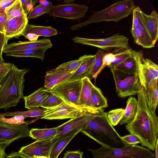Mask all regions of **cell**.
<instances>
[{
  "label": "cell",
  "mask_w": 158,
  "mask_h": 158,
  "mask_svg": "<svg viewBox=\"0 0 158 158\" xmlns=\"http://www.w3.org/2000/svg\"><path fill=\"white\" fill-rule=\"evenodd\" d=\"M137 108L133 120L126 126L130 134L136 136L142 146L154 151L158 140V117L150 111L141 85L137 94Z\"/></svg>",
  "instance_id": "6da1fadb"
},
{
  "label": "cell",
  "mask_w": 158,
  "mask_h": 158,
  "mask_svg": "<svg viewBox=\"0 0 158 158\" xmlns=\"http://www.w3.org/2000/svg\"><path fill=\"white\" fill-rule=\"evenodd\" d=\"M102 146L116 148L127 145L107 118V113L103 109L92 116L81 131Z\"/></svg>",
  "instance_id": "7a4b0ae2"
},
{
  "label": "cell",
  "mask_w": 158,
  "mask_h": 158,
  "mask_svg": "<svg viewBox=\"0 0 158 158\" xmlns=\"http://www.w3.org/2000/svg\"><path fill=\"white\" fill-rule=\"evenodd\" d=\"M29 70L19 69L12 64L11 68L0 83V109L6 110L15 106L24 98V76Z\"/></svg>",
  "instance_id": "3957f363"
},
{
  "label": "cell",
  "mask_w": 158,
  "mask_h": 158,
  "mask_svg": "<svg viewBox=\"0 0 158 158\" xmlns=\"http://www.w3.org/2000/svg\"><path fill=\"white\" fill-rule=\"evenodd\" d=\"M135 7L132 0L118 1L102 10L94 12L88 19L72 26L70 30H78L91 23L103 21L118 22L130 15Z\"/></svg>",
  "instance_id": "277c9868"
},
{
  "label": "cell",
  "mask_w": 158,
  "mask_h": 158,
  "mask_svg": "<svg viewBox=\"0 0 158 158\" xmlns=\"http://www.w3.org/2000/svg\"><path fill=\"white\" fill-rule=\"evenodd\" d=\"M93 158H154L155 154L150 150L137 145H126L113 148L102 146L96 150L88 148Z\"/></svg>",
  "instance_id": "5b68a950"
},
{
  "label": "cell",
  "mask_w": 158,
  "mask_h": 158,
  "mask_svg": "<svg viewBox=\"0 0 158 158\" xmlns=\"http://www.w3.org/2000/svg\"><path fill=\"white\" fill-rule=\"evenodd\" d=\"M72 40L75 43L98 48L107 53L114 54L130 48L127 37L119 33L105 38L93 39L75 37Z\"/></svg>",
  "instance_id": "8992f818"
},
{
  "label": "cell",
  "mask_w": 158,
  "mask_h": 158,
  "mask_svg": "<svg viewBox=\"0 0 158 158\" xmlns=\"http://www.w3.org/2000/svg\"><path fill=\"white\" fill-rule=\"evenodd\" d=\"M103 109H96L84 106H72L64 102L56 108L47 109L45 115L40 118L48 120L62 119L95 115Z\"/></svg>",
  "instance_id": "52a82bcc"
},
{
  "label": "cell",
  "mask_w": 158,
  "mask_h": 158,
  "mask_svg": "<svg viewBox=\"0 0 158 158\" xmlns=\"http://www.w3.org/2000/svg\"><path fill=\"white\" fill-rule=\"evenodd\" d=\"M110 69L119 97L123 98L137 94L140 85L138 75L126 74L114 69Z\"/></svg>",
  "instance_id": "ba28073f"
},
{
  "label": "cell",
  "mask_w": 158,
  "mask_h": 158,
  "mask_svg": "<svg viewBox=\"0 0 158 158\" xmlns=\"http://www.w3.org/2000/svg\"><path fill=\"white\" fill-rule=\"evenodd\" d=\"M138 76L144 89L151 88L158 84V65L150 59L143 57L142 51H139Z\"/></svg>",
  "instance_id": "9c48e42d"
},
{
  "label": "cell",
  "mask_w": 158,
  "mask_h": 158,
  "mask_svg": "<svg viewBox=\"0 0 158 158\" xmlns=\"http://www.w3.org/2000/svg\"><path fill=\"white\" fill-rule=\"evenodd\" d=\"M82 85L81 80L65 81L48 90L61 99L65 104L79 106V101Z\"/></svg>",
  "instance_id": "30bf717a"
},
{
  "label": "cell",
  "mask_w": 158,
  "mask_h": 158,
  "mask_svg": "<svg viewBox=\"0 0 158 158\" xmlns=\"http://www.w3.org/2000/svg\"><path fill=\"white\" fill-rule=\"evenodd\" d=\"M88 9L86 5L67 3L52 5L47 14L50 16L78 20L85 16Z\"/></svg>",
  "instance_id": "8fae6325"
},
{
  "label": "cell",
  "mask_w": 158,
  "mask_h": 158,
  "mask_svg": "<svg viewBox=\"0 0 158 158\" xmlns=\"http://www.w3.org/2000/svg\"><path fill=\"white\" fill-rule=\"evenodd\" d=\"M58 139L59 137L55 136L47 140H36L22 147L18 152L30 158L41 156L49 157L53 145Z\"/></svg>",
  "instance_id": "7c38bea8"
},
{
  "label": "cell",
  "mask_w": 158,
  "mask_h": 158,
  "mask_svg": "<svg viewBox=\"0 0 158 158\" xmlns=\"http://www.w3.org/2000/svg\"><path fill=\"white\" fill-rule=\"evenodd\" d=\"M30 131L27 124L15 125L0 122V139L7 141L30 136Z\"/></svg>",
  "instance_id": "4fadbf2b"
},
{
  "label": "cell",
  "mask_w": 158,
  "mask_h": 158,
  "mask_svg": "<svg viewBox=\"0 0 158 158\" xmlns=\"http://www.w3.org/2000/svg\"><path fill=\"white\" fill-rule=\"evenodd\" d=\"M52 44L51 40L42 39L36 41H19L7 44L3 49V52L6 54L20 51L40 48L49 49Z\"/></svg>",
  "instance_id": "5bb4252c"
},
{
  "label": "cell",
  "mask_w": 158,
  "mask_h": 158,
  "mask_svg": "<svg viewBox=\"0 0 158 158\" xmlns=\"http://www.w3.org/2000/svg\"><path fill=\"white\" fill-rule=\"evenodd\" d=\"M98 113L93 115L81 116L71 118L57 127V132L56 137H61L72 133L81 132L85 127L88 121L92 116Z\"/></svg>",
  "instance_id": "9a60e30c"
},
{
  "label": "cell",
  "mask_w": 158,
  "mask_h": 158,
  "mask_svg": "<svg viewBox=\"0 0 158 158\" xmlns=\"http://www.w3.org/2000/svg\"><path fill=\"white\" fill-rule=\"evenodd\" d=\"M28 23L27 17L7 19L4 27V34L7 39L19 38L22 35Z\"/></svg>",
  "instance_id": "2e32d148"
},
{
  "label": "cell",
  "mask_w": 158,
  "mask_h": 158,
  "mask_svg": "<svg viewBox=\"0 0 158 158\" xmlns=\"http://www.w3.org/2000/svg\"><path fill=\"white\" fill-rule=\"evenodd\" d=\"M131 32L135 44L147 48H152L155 46V44L148 32L143 19L139 21L135 28H131Z\"/></svg>",
  "instance_id": "e0dca14e"
},
{
  "label": "cell",
  "mask_w": 158,
  "mask_h": 158,
  "mask_svg": "<svg viewBox=\"0 0 158 158\" xmlns=\"http://www.w3.org/2000/svg\"><path fill=\"white\" fill-rule=\"evenodd\" d=\"M82 62L78 69L66 81L81 80L87 77L89 78L95 57V55H84L81 56Z\"/></svg>",
  "instance_id": "ac0fdd59"
},
{
  "label": "cell",
  "mask_w": 158,
  "mask_h": 158,
  "mask_svg": "<svg viewBox=\"0 0 158 158\" xmlns=\"http://www.w3.org/2000/svg\"><path fill=\"white\" fill-rule=\"evenodd\" d=\"M74 73L55 71L52 69L47 72L45 76L44 89L49 90L58 84L66 81Z\"/></svg>",
  "instance_id": "d6986e66"
},
{
  "label": "cell",
  "mask_w": 158,
  "mask_h": 158,
  "mask_svg": "<svg viewBox=\"0 0 158 158\" xmlns=\"http://www.w3.org/2000/svg\"><path fill=\"white\" fill-rule=\"evenodd\" d=\"M51 94L50 92L43 88H40L31 95L24 97L25 107L29 110L41 107Z\"/></svg>",
  "instance_id": "ffe728a7"
},
{
  "label": "cell",
  "mask_w": 158,
  "mask_h": 158,
  "mask_svg": "<svg viewBox=\"0 0 158 158\" xmlns=\"http://www.w3.org/2000/svg\"><path fill=\"white\" fill-rule=\"evenodd\" d=\"M139 51L133 50L131 55L114 68L125 73L138 75Z\"/></svg>",
  "instance_id": "44dd1931"
},
{
  "label": "cell",
  "mask_w": 158,
  "mask_h": 158,
  "mask_svg": "<svg viewBox=\"0 0 158 158\" xmlns=\"http://www.w3.org/2000/svg\"><path fill=\"white\" fill-rule=\"evenodd\" d=\"M145 24L148 32L154 44L158 39V15L155 10L148 15L142 12Z\"/></svg>",
  "instance_id": "7402d4cb"
},
{
  "label": "cell",
  "mask_w": 158,
  "mask_h": 158,
  "mask_svg": "<svg viewBox=\"0 0 158 158\" xmlns=\"http://www.w3.org/2000/svg\"><path fill=\"white\" fill-rule=\"evenodd\" d=\"M82 85L79 103L80 106L92 107L91 103V89L94 85L85 77L81 79Z\"/></svg>",
  "instance_id": "603a6c76"
},
{
  "label": "cell",
  "mask_w": 158,
  "mask_h": 158,
  "mask_svg": "<svg viewBox=\"0 0 158 158\" xmlns=\"http://www.w3.org/2000/svg\"><path fill=\"white\" fill-rule=\"evenodd\" d=\"M29 33H33L39 36L49 37L56 35L58 31L51 26H36L28 24L22 35L24 36Z\"/></svg>",
  "instance_id": "cb8c5ba5"
},
{
  "label": "cell",
  "mask_w": 158,
  "mask_h": 158,
  "mask_svg": "<svg viewBox=\"0 0 158 158\" xmlns=\"http://www.w3.org/2000/svg\"><path fill=\"white\" fill-rule=\"evenodd\" d=\"M137 108V100L132 97H130L127 102V105L123 116L119 122L122 125L131 123L135 116Z\"/></svg>",
  "instance_id": "d4e9b609"
},
{
  "label": "cell",
  "mask_w": 158,
  "mask_h": 158,
  "mask_svg": "<svg viewBox=\"0 0 158 158\" xmlns=\"http://www.w3.org/2000/svg\"><path fill=\"white\" fill-rule=\"evenodd\" d=\"M145 98L147 105L151 112L156 114L158 103V85L151 88L144 89Z\"/></svg>",
  "instance_id": "484cf974"
},
{
  "label": "cell",
  "mask_w": 158,
  "mask_h": 158,
  "mask_svg": "<svg viewBox=\"0 0 158 158\" xmlns=\"http://www.w3.org/2000/svg\"><path fill=\"white\" fill-rule=\"evenodd\" d=\"M78 133L75 132L63 137L59 138L51 148L49 158H57L65 147Z\"/></svg>",
  "instance_id": "4316f807"
},
{
  "label": "cell",
  "mask_w": 158,
  "mask_h": 158,
  "mask_svg": "<svg viewBox=\"0 0 158 158\" xmlns=\"http://www.w3.org/2000/svg\"><path fill=\"white\" fill-rule=\"evenodd\" d=\"M57 130V127L50 128H32L30 131V136L36 140H47L55 137Z\"/></svg>",
  "instance_id": "83f0119b"
},
{
  "label": "cell",
  "mask_w": 158,
  "mask_h": 158,
  "mask_svg": "<svg viewBox=\"0 0 158 158\" xmlns=\"http://www.w3.org/2000/svg\"><path fill=\"white\" fill-rule=\"evenodd\" d=\"M91 103L92 107L96 109H103L108 107L107 99L101 90L94 85L91 89Z\"/></svg>",
  "instance_id": "f1b7e54d"
},
{
  "label": "cell",
  "mask_w": 158,
  "mask_h": 158,
  "mask_svg": "<svg viewBox=\"0 0 158 158\" xmlns=\"http://www.w3.org/2000/svg\"><path fill=\"white\" fill-rule=\"evenodd\" d=\"M46 110L44 108L42 109L39 107H35L31 108L26 111L6 112L1 113L0 114V116H13L16 115H22L26 117L41 118L46 114Z\"/></svg>",
  "instance_id": "f546056e"
},
{
  "label": "cell",
  "mask_w": 158,
  "mask_h": 158,
  "mask_svg": "<svg viewBox=\"0 0 158 158\" xmlns=\"http://www.w3.org/2000/svg\"><path fill=\"white\" fill-rule=\"evenodd\" d=\"M47 48L25 50L6 54L8 56L17 57H31L40 59L42 61L44 59V54Z\"/></svg>",
  "instance_id": "4dcf8cb0"
},
{
  "label": "cell",
  "mask_w": 158,
  "mask_h": 158,
  "mask_svg": "<svg viewBox=\"0 0 158 158\" xmlns=\"http://www.w3.org/2000/svg\"><path fill=\"white\" fill-rule=\"evenodd\" d=\"M39 4L34 7L27 17L28 19H36L42 15L47 13L52 6L51 2L47 0L39 1Z\"/></svg>",
  "instance_id": "1f68e13d"
},
{
  "label": "cell",
  "mask_w": 158,
  "mask_h": 158,
  "mask_svg": "<svg viewBox=\"0 0 158 158\" xmlns=\"http://www.w3.org/2000/svg\"><path fill=\"white\" fill-rule=\"evenodd\" d=\"M5 12L7 15V19L27 17V15L25 13L22 7L20 0H15L5 9Z\"/></svg>",
  "instance_id": "d6a6232c"
},
{
  "label": "cell",
  "mask_w": 158,
  "mask_h": 158,
  "mask_svg": "<svg viewBox=\"0 0 158 158\" xmlns=\"http://www.w3.org/2000/svg\"><path fill=\"white\" fill-rule=\"evenodd\" d=\"M106 53L103 50L98 49L95 54V59L90 71L89 78L90 79H94L95 81L97 77V74L101 68L102 64V60Z\"/></svg>",
  "instance_id": "836d02e7"
},
{
  "label": "cell",
  "mask_w": 158,
  "mask_h": 158,
  "mask_svg": "<svg viewBox=\"0 0 158 158\" xmlns=\"http://www.w3.org/2000/svg\"><path fill=\"white\" fill-rule=\"evenodd\" d=\"M82 61V56L76 60L63 63L52 70L55 71H63L74 73L78 69Z\"/></svg>",
  "instance_id": "e575fe53"
},
{
  "label": "cell",
  "mask_w": 158,
  "mask_h": 158,
  "mask_svg": "<svg viewBox=\"0 0 158 158\" xmlns=\"http://www.w3.org/2000/svg\"><path fill=\"white\" fill-rule=\"evenodd\" d=\"M64 102L60 98L51 93L41 107L46 109H52L59 106Z\"/></svg>",
  "instance_id": "d590c367"
},
{
  "label": "cell",
  "mask_w": 158,
  "mask_h": 158,
  "mask_svg": "<svg viewBox=\"0 0 158 158\" xmlns=\"http://www.w3.org/2000/svg\"><path fill=\"white\" fill-rule=\"evenodd\" d=\"M125 111V109L118 108L112 110L107 113L108 119L113 126L119 123L123 116Z\"/></svg>",
  "instance_id": "8d00e7d4"
},
{
  "label": "cell",
  "mask_w": 158,
  "mask_h": 158,
  "mask_svg": "<svg viewBox=\"0 0 158 158\" xmlns=\"http://www.w3.org/2000/svg\"><path fill=\"white\" fill-rule=\"evenodd\" d=\"M133 50L129 48L118 53L115 54L114 60L108 66L110 68H114L122 63L132 55Z\"/></svg>",
  "instance_id": "74e56055"
},
{
  "label": "cell",
  "mask_w": 158,
  "mask_h": 158,
  "mask_svg": "<svg viewBox=\"0 0 158 158\" xmlns=\"http://www.w3.org/2000/svg\"><path fill=\"white\" fill-rule=\"evenodd\" d=\"M4 116H0V123L11 125H21L29 124L30 123L25 122L24 119L27 118L22 115H16L10 118H5Z\"/></svg>",
  "instance_id": "f35d334b"
},
{
  "label": "cell",
  "mask_w": 158,
  "mask_h": 158,
  "mask_svg": "<svg viewBox=\"0 0 158 158\" xmlns=\"http://www.w3.org/2000/svg\"><path fill=\"white\" fill-rule=\"evenodd\" d=\"M115 58V54L112 53H106L103 58L102 65L97 74V76L106 66L108 67L110 65L114 60Z\"/></svg>",
  "instance_id": "ab89813d"
},
{
  "label": "cell",
  "mask_w": 158,
  "mask_h": 158,
  "mask_svg": "<svg viewBox=\"0 0 158 158\" xmlns=\"http://www.w3.org/2000/svg\"><path fill=\"white\" fill-rule=\"evenodd\" d=\"M25 13L27 15L34 8V6L39 1L37 0H20Z\"/></svg>",
  "instance_id": "60d3db41"
},
{
  "label": "cell",
  "mask_w": 158,
  "mask_h": 158,
  "mask_svg": "<svg viewBox=\"0 0 158 158\" xmlns=\"http://www.w3.org/2000/svg\"><path fill=\"white\" fill-rule=\"evenodd\" d=\"M121 139L127 145H136L141 143L139 139L136 136L131 134L121 136Z\"/></svg>",
  "instance_id": "b9f144b4"
},
{
  "label": "cell",
  "mask_w": 158,
  "mask_h": 158,
  "mask_svg": "<svg viewBox=\"0 0 158 158\" xmlns=\"http://www.w3.org/2000/svg\"><path fill=\"white\" fill-rule=\"evenodd\" d=\"M142 11L139 7H135L133 10L132 23L131 28H135L138 24Z\"/></svg>",
  "instance_id": "7bdbcfd3"
},
{
  "label": "cell",
  "mask_w": 158,
  "mask_h": 158,
  "mask_svg": "<svg viewBox=\"0 0 158 158\" xmlns=\"http://www.w3.org/2000/svg\"><path fill=\"white\" fill-rule=\"evenodd\" d=\"M12 64L3 62L0 64V83L11 68Z\"/></svg>",
  "instance_id": "ee69618b"
},
{
  "label": "cell",
  "mask_w": 158,
  "mask_h": 158,
  "mask_svg": "<svg viewBox=\"0 0 158 158\" xmlns=\"http://www.w3.org/2000/svg\"><path fill=\"white\" fill-rule=\"evenodd\" d=\"M83 152L79 150L67 151L64 155L62 158H82Z\"/></svg>",
  "instance_id": "f6af8a7d"
},
{
  "label": "cell",
  "mask_w": 158,
  "mask_h": 158,
  "mask_svg": "<svg viewBox=\"0 0 158 158\" xmlns=\"http://www.w3.org/2000/svg\"><path fill=\"white\" fill-rule=\"evenodd\" d=\"M8 40L5 34L0 31V55L1 56H2L3 49L8 44Z\"/></svg>",
  "instance_id": "bcb514c9"
},
{
  "label": "cell",
  "mask_w": 158,
  "mask_h": 158,
  "mask_svg": "<svg viewBox=\"0 0 158 158\" xmlns=\"http://www.w3.org/2000/svg\"><path fill=\"white\" fill-rule=\"evenodd\" d=\"M7 19V15L5 12H0V31L4 34L5 25Z\"/></svg>",
  "instance_id": "7dc6e473"
},
{
  "label": "cell",
  "mask_w": 158,
  "mask_h": 158,
  "mask_svg": "<svg viewBox=\"0 0 158 158\" xmlns=\"http://www.w3.org/2000/svg\"><path fill=\"white\" fill-rule=\"evenodd\" d=\"M15 0H0V12H5V9L10 6Z\"/></svg>",
  "instance_id": "c3c4849f"
},
{
  "label": "cell",
  "mask_w": 158,
  "mask_h": 158,
  "mask_svg": "<svg viewBox=\"0 0 158 158\" xmlns=\"http://www.w3.org/2000/svg\"><path fill=\"white\" fill-rule=\"evenodd\" d=\"M13 141L0 143V158H5L7 156L5 152V148Z\"/></svg>",
  "instance_id": "681fc988"
},
{
  "label": "cell",
  "mask_w": 158,
  "mask_h": 158,
  "mask_svg": "<svg viewBox=\"0 0 158 158\" xmlns=\"http://www.w3.org/2000/svg\"><path fill=\"white\" fill-rule=\"evenodd\" d=\"M5 158H30L19 152H12L6 156Z\"/></svg>",
  "instance_id": "f907efd6"
},
{
  "label": "cell",
  "mask_w": 158,
  "mask_h": 158,
  "mask_svg": "<svg viewBox=\"0 0 158 158\" xmlns=\"http://www.w3.org/2000/svg\"><path fill=\"white\" fill-rule=\"evenodd\" d=\"M27 39L29 41H33L37 40L39 36L35 34L29 33L23 36Z\"/></svg>",
  "instance_id": "816d5d0a"
},
{
  "label": "cell",
  "mask_w": 158,
  "mask_h": 158,
  "mask_svg": "<svg viewBox=\"0 0 158 158\" xmlns=\"http://www.w3.org/2000/svg\"><path fill=\"white\" fill-rule=\"evenodd\" d=\"M155 158H158V140L157 141L156 146L155 148Z\"/></svg>",
  "instance_id": "f5cc1de1"
},
{
  "label": "cell",
  "mask_w": 158,
  "mask_h": 158,
  "mask_svg": "<svg viewBox=\"0 0 158 158\" xmlns=\"http://www.w3.org/2000/svg\"><path fill=\"white\" fill-rule=\"evenodd\" d=\"M33 158H49V157L45 156H38L34 157Z\"/></svg>",
  "instance_id": "db71d44e"
},
{
  "label": "cell",
  "mask_w": 158,
  "mask_h": 158,
  "mask_svg": "<svg viewBox=\"0 0 158 158\" xmlns=\"http://www.w3.org/2000/svg\"><path fill=\"white\" fill-rule=\"evenodd\" d=\"M4 61L3 59L2 56H1L0 55V64H2V63L4 62Z\"/></svg>",
  "instance_id": "11a10c76"
},
{
  "label": "cell",
  "mask_w": 158,
  "mask_h": 158,
  "mask_svg": "<svg viewBox=\"0 0 158 158\" xmlns=\"http://www.w3.org/2000/svg\"><path fill=\"white\" fill-rule=\"evenodd\" d=\"M7 141L3 139H0V143L7 142Z\"/></svg>",
  "instance_id": "9f6ffc18"
},
{
  "label": "cell",
  "mask_w": 158,
  "mask_h": 158,
  "mask_svg": "<svg viewBox=\"0 0 158 158\" xmlns=\"http://www.w3.org/2000/svg\"><path fill=\"white\" fill-rule=\"evenodd\" d=\"M1 87V85H0V88Z\"/></svg>",
  "instance_id": "6f0895ef"
}]
</instances>
